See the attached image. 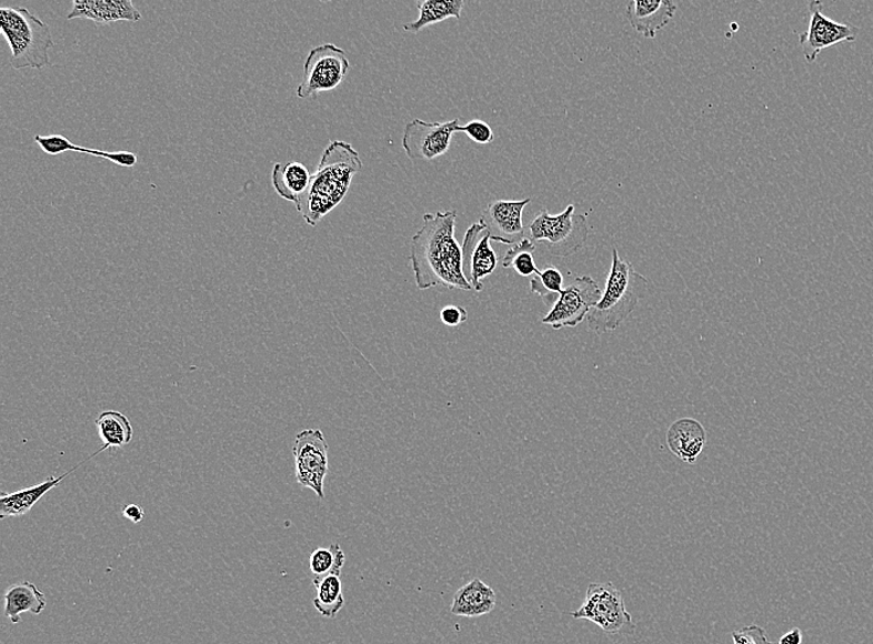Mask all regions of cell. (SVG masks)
Listing matches in <instances>:
<instances>
[{
	"mask_svg": "<svg viewBox=\"0 0 873 644\" xmlns=\"http://www.w3.org/2000/svg\"><path fill=\"white\" fill-rule=\"evenodd\" d=\"M456 223L455 210L426 214L423 227L411 239V267L419 290L435 287L473 290L465 276Z\"/></svg>",
	"mask_w": 873,
	"mask_h": 644,
	"instance_id": "1",
	"label": "cell"
},
{
	"mask_svg": "<svg viewBox=\"0 0 873 644\" xmlns=\"http://www.w3.org/2000/svg\"><path fill=\"white\" fill-rule=\"evenodd\" d=\"M363 169L359 153L353 146L343 140L330 142L302 203L297 211L309 226L316 227L328 214L345 198L351 183Z\"/></svg>",
	"mask_w": 873,
	"mask_h": 644,
	"instance_id": "2",
	"label": "cell"
},
{
	"mask_svg": "<svg viewBox=\"0 0 873 644\" xmlns=\"http://www.w3.org/2000/svg\"><path fill=\"white\" fill-rule=\"evenodd\" d=\"M611 257L605 293L587 316L588 329L596 335L607 334L624 324L649 286L648 279L621 258L617 249L611 251Z\"/></svg>",
	"mask_w": 873,
	"mask_h": 644,
	"instance_id": "3",
	"label": "cell"
},
{
	"mask_svg": "<svg viewBox=\"0 0 873 644\" xmlns=\"http://www.w3.org/2000/svg\"><path fill=\"white\" fill-rule=\"evenodd\" d=\"M0 32L12 50L14 69H40L50 65L49 50L54 46L52 30L24 7L0 8Z\"/></svg>",
	"mask_w": 873,
	"mask_h": 644,
	"instance_id": "4",
	"label": "cell"
},
{
	"mask_svg": "<svg viewBox=\"0 0 873 644\" xmlns=\"http://www.w3.org/2000/svg\"><path fill=\"white\" fill-rule=\"evenodd\" d=\"M529 238L537 246L544 245L550 255L568 257L586 244L589 226L585 216L577 215L575 205L564 213L550 215L543 208L529 224Z\"/></svg>",
	"mask_w": 873,
	"mask_h": 644,
	"instance_id": "5",
	"label": "cell"
},
{
	"mask_svg": "<svg viewBox=\"0 0 873 644\" xmlns=\"http://www.w3.org/2000/svg\"><path fill=\"white\" fill-rule=\"evenodd\" d=\"M571 616L594 622L608 635H634L636 630L624 595L611 582L589 583L584 603Z\"/></svg>",
	"mask_w": 873,
	"mask_h": 644,
	"instance_id": "6",
	"label": "cell"
},
{
	"mask_svg": "<svg viewBox=\"0 0 873 644\" xmlns=\"http://www.w3.org/2000/svg\"><path fill=\"white\" fill-rule=\"evenodd\" d=\"M350 63L343 49L326 44L310 50L305 63L302 84L297 96L302 99H317L319 94L333 90L345 79Z\"/></svg>",
	"mask_w": 873,
	"mask_h": 644,
	"instance_id": "7",
	"label": "cell"
},
{
	"mask_svg": "<svg viewBox=\"0 0 873 644\" xmlns=\"http://www.w3.org/2000/svg\"><path fill=\"white\" fill-rule=\"evenodd\" d=\"M296 479L300 486L324 498V480L329 471L328 442L319 429L300 431L294 447Z\"/></svg>",
	"mask_w": 873,
	"mask_h": 644,
	"instance_id": "8",
	"label": "cell"
},
{
	"mask_svg": "<svg viewBox=\"0 0 873 644\" xmlns=\"http://www.w3.org/2000/svg\"><path fill=\"white\" fill-rule=\"evenodd\" d=\"M600 298L601 291L594 278L577 277L562 290L555 305L543 319V324L555 330L576 328L599 303Z\"/></svg>",
	"mask_w": 873,
	"mask_h": 644,
	"instance_id": "9",
	"label": "cell"
},
{
	"mask_svg": "<svg viewBox=\"0 0 873 644\" xmlns=\"http://www.w3.org/2000/svg\"><path fill=\"white\" fill-rule=\"evenodd\" d=\"M820 0L809 3V26L799 35V43L809 64L815 63L822 50L839 43H854L860 29L835 22L822 13Z\"/></svg>",
	"mask_w": 873,
	"mask_h": 644,
	"instance_id": "10",
	"label": "cell"
},
{
	"mask_svg": "<svg viewBox=\"0 0 873 644\" xmlns=\"http://www.w3.org/2000/svg\"><path fill=\"white\" fill-rule=\"evenodd\" d=\"M459 119L445 124L411 120L405 127L403 148L411 160H435L448 153L451 138L457 133Z\"/></svg>",
	"mask_w": 873,
	"mask_h": 644,
	"instance_id": "11",
	"label": "cell"
},
{
	"mask_svg": "<svg viewBox=\"0 0 873 644\" xmlns=\"http://www.w3.org/2000/svg\"><path fill=\"white\" fill-rule=\"evenodd\" d=\"M490 242L489 230L479 221L467 229L461 245L465 276L476 291L483 290L481 280L493 275L498 266V257Z\"/></svg>",
	"mask_w": 873,
	"mask_h": 644,
	"instance_id": "12",
	"label": "cell"
},
{
	"mask_svg": "<svg viewBox=\"0 0 873 644\" xmlns=\"http://www.w3.org/2000/svg\"><path fill=\"white\" fill-rule=\"evenodd\" d=\"M530 203L531 198L491 201L480 218L489 230L491 240L513 246L525 238L523 214Z\"/></svg>",
	"mask_w": 873,
	"mask_h": 644,
	"instance_id": "13",
	"label": "cell"
},
{
	"mask_svg": "<svg viewBox=\"0 0 873 644\" xmlns=\"http://www.w3.org/2000/svg\"><path fill=\"white\" fill-rule=\"evenodd\" d=\"M677 9L672 0H631L626 15L637 33L653 40L671 22Z\"/></svg>",
	"mask_w": 873,
	"mask_h": 644,
	"instance_id": "14",
	"label": "cell"
},
{
	"mask_svg": "<svg viewBox=\"0 0 873 644\" xmlns=\"http://www.w3.org/2000/svg\"><path fill=\"white\" fill-rule=\"evenodd\" d=\"M107 449L108 448L104 446L103 449L97 450L95 454L87 458L83 462H79L77 466L65 472V474L60 477H49L43 483H39L36 486L19 490L13 493H0V518L4 519L10 517H22L26 515V513L32 511L36 503L42 500L49 491L55 489L58 483H62L68 475H72L73 472L86 464L87 461L102 454V452Z\"/></svg>",
	"mask_w": 873,
	"mask_h": 644,
	"instance_id": "15",
	"label": "cell"
},
{
	"mask_svg": "<svg viewBox=\"0 0 873 644\" xmlns=\"http://www.w3.org/2000/svg\"><path fill=\"white\" fill-rule=\"evenodd\" d=\"M85 18L95 23L139 22L142 19L132 0H75L67 19Z\"/></svg>",
	"mask_w": 873,
	"mask_h": 644,
	"instance_id": "16",
	"label": "cell"
},
{
	"mask_svg": "<svg viewBox=\"0 0 873 644\" xmlns=\"http://www.w3.org/2000/svg\"><path fill=\"white\" fill-rule=\"evenodd\" d=\"M667 442L672 454L694 465L706 447L707 432L698 420L682 418L670 426Z\"/></svg>",
	"mask_w": 873,
	"mask_h": 644,
	"instance_id": "17",
	"label": "cell"
},
{
	"mask_svg": "<svg viewBox=\"0 0 873 644\" xmlns=\"http://www.w3.org/2000/svg\"><path fill=\"white\" fill-rule=\"evenodd\" d=\"M497 593L485 581L473 579L458 589L450 612L459 618H480L493 612Z\"/></svg>",
	"mask_w": 873,
	"mask_h": 644,
	"instance_id": "18",
	"label": "cell"
},
{
	"mask_svg": "<svg viewBox=\"0 0 873 644\" xmlns=\"http://www.w3.org/2000/svg\"><path fill=\"white\" fill-rule=\"evenodd\" d=\"M270 180H273L276 193L290 203H295L297 207L308 193L312 174L302 163L290 161L286 165L275 164Z\"/></svg>",
	"mask_w": 873,
	"mask_h": 644,
	"instance_id": "19",
	"label": "cell"
},
{
	"mask_svg": "<svg viewBox=\"0 0 873 644\" xmlns=\"http://www.w3.org/2000/svg\"><path fill=\"white\" fill-rule=\"evenodd\" d=\"M4 616L13 623L22 621L24 612L40 615L46 608L44 592L40 591L33 582L23 581L10 587L4 595Z\"/></svg>",
	"mask_w": 873,
	"mask_h": 644,
	"instance_id": "20",
	"label": "cell"
},
{
	"mask_svg": "<svg viewBox=\"0 0 873 644\" xmlns=\"http://www.w3.org/2000/svg\"><path fill=\"white\" fill-rule=\"evenodd\" d=\"M34 140L36 144H39V147L42 148L44 153L53 157L64 154L66 152H76V153L92 154L98 158L102 157L124 168H134L138 163V157L135 153L105 152V150L88 149V148L75 146L73 142H70V139H67L62 135L35 136Z\"/></svg>",
	"mask_w": 873,
	"mask_h": 644,
	"instance_id": "21",
	"label": "cell"
},
{
	"mask_svg": "<svg viewBox=\"0 0 873 644\" xmlns=\"http://www.w3.org/2000/svg\"><path fill=\"white\" fill-rule=\"evenodd\" d=\"M464 7V0H420L417 2L418 19L413 23L405 24L404 30L416 34L420 30L445 22L449 18L460 19Z\"/></svg>",
	"mask_w": 873,
	"mask_h": 644,
	"instance_id": "22",
	"label": "cell"
},
{
	"mask_svg": "<svg viewBox=\"0 0 873 644\" xmlns=\"http://www.w3.org/2000/svg\"><path fill=\"white\" fill-rule=\"evenodd\" d=\"M99 438L107 448H124L134 439V428L123 412L115 410L104 411L96 419Z\"/></svg>",
	"mask_w": 873,
	"mask_h": 644,
	"instance_id": "23",
	"label": "cell"
},
{
	"mask_svg": "<svg viewBox=\"0 0 873 644\" xmlns=\"http://www.w3.org/2000/svg\"><path fill=\"white\" fill-rule=\"evenodd\" d=\"M317 589L315 608L326 619H334L345 605L343 583L338 576L313 579Z\"/></svg>",
	"mask_w": 873,
	"mask_h": 644,
	"instance_id": "24",
	"label": "cell"
},
{
	"mask_svg": "<svg viewBox=\"0 0 873 644\" xmlns=\"http://www.w3.org/2000/svg\"><path fill=\"white\" fill-rule=\"evenodd\" d=\"M536 248L529 237L521 239L507 250L503 267L513 268L520 277L533 278L540 273L534 258Z\"/></svg>",
	"mask_w": 873,
	"mask_h": 644,
	"instance_id": "25",
	"label": "cell"
},
{
	"mask_svg": "<svg viewBox=\"0 0 873 644\" xmlns=\"http://www.w3.org/2000/svg\"><path fill=\"white\" fill-rule=\"evenodd\" d=\"M345 552L337 543L326 548L316 549L309 557V569L315 579H322L329 576H341V570L345 564Z\"/></svg>",
	"mask_w": 873,
	"mask_h": 644,
	"instance_id": "26",
	"label": "cell"
},
{
	"mask_svg": "<svg viewBox=\"0 0 873 644\" xmlns=\"http://www.w3.org/2000/svg\"><path fill=\"white\" fill-rule=\"evenodd\" d=\"M531 293L537 294L543 299L546 307L555 305L562 290H564V277L555 266H547L543 271L530 278Z\"/></svg>",
	"mask_w": 873,
	"mask_h": 644,
	"instance_id": "27",
	"label": "cell"
},
{
	"mask_svg": "<svg viewBox=\"0 0 873 644\" xmlns=\"http://www.w3.org/2000/svg\"><path fill=\"white\" fill-rule=\"evenodd\" d=\"M466 133L473 142L487 146L494 142V132L491 127L480 119L470 120L466 126H459L457 133Z\"/></svg>",
	"mask_w": 873,
	"mask_h": 644,
	"instance_id": "28",
	"label": "cell"
},
{
	"mask_svg": "<svg viewBox=\"0 0 873 644\" xmlns=\"http://www.w3.org/2000/svg\"><path fill=\"white\" fill-rule=\"evenodd\" d=\"M734 644H778L767 637L765 629L749 625L731 633Z\"/></svg>",
	"mask_w": 873,
	"mask_h": 644,
	"instance_id": "29",
	"label": "cell"
},
{
	"mask_svg": "<svg viewBox=\"0 0 873 644\" xmlns=\"http://www.w3.org/2000/svg\"><path fill=\"white\" fill-rule=\"evenodd\" d=\"M439 319L446 326L456 328L467 321L468 313L465 308L449 305L441 309Z\"/></svg>",
	"mask_w": 873,
	"mask_h": 644,
	"instance_id": "30",
	"label": "cell"
},
{
	"mask_svg": "<svg viewBox=\"0 0 873 644\" xmlns=\"http://www.w3.org/2000/svg\"><path fill=\"white\" fill-rule=\"evenodd\" d=\"M145 515L143 507L136 505V503H130V505L126 506L124 509V517L135 523V525H139V523L145 519Z\"/></svg>",
	"mask_w": 873,
	"mask_h": 644,
	"instance_id": "31",
	"label": "cell"
},
{
	"mask_svg": "<svg viewBox=\"0 0 873 644\" xmlns=\"http://www.w3.org/2000/svg\"><path fill=\"white\" fill-rule=\"evenodd\" d=\"M802 643V631L799 627H795L789 630L785 635H782L778 642V644H801Z\"/></svg>",
	"mask_w": 873,
	"mask_h": 644,
	"instance_id": "32",
	"label": "cell"
},
{
	"mask_svg": "<svg viewBox=\"0 0 873 644\" xmlns=\"http://www.w3.org/2000/svg\"><path fill=\"white\" fill-rule=\"evenodd\" d=\"M826 644H828V643H826Z\"/></svg>",
	"mask_w": 873,
	"mask_h": 644,
	"instance_id": "33",
	"label": "cell"
}]
</instances>
